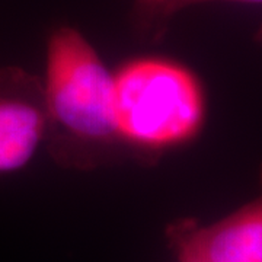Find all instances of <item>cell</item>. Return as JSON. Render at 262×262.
<instances>
[{
    "label": "cell",
    "instance_id": "cell-5",
    "mask_svg": "<svg viewBox=\"0 0 262 262\" xmlns=\"http://www.w3.org/2000/svg\"><path fill=\"white\" fill-rule=\"evenodd\" d=\"M162 2L163 0H134L136 16L143 29L150 31L153 34L159 32L158 31V18H159Z\"/></svg>",
    "mask_w": 262,
    "mask_h": 262
},
{
    "label": "cell",
    "instance_id": "cell-1",
    "mask_svg": "<svg viewBox=\"0 0 262 262\" xmlns=\"http://www.w3.org/2000/svg\"><path fill=\"white\" fill-rule=\"evenodd\" d=\"M42 89L46 140L60 165L91 169L124 149L114 118V73L77 29L51 32Z\"/></svg>",
    "mask_w": 262,
    "mask_h": 262
},
{
    "label": "cell",
    "instance_id": "cell-7",
    "mask_svg": "<svg viewBox=\"0 0 262 262\" xmlns=\"http://www.w3.org/2000/svg\"><path fill=\"white\" fill-rule=\"evenodd\" d=\"M177 259H178V262H198L192 258H188V256H177Z\"/></svg>",
    "mask_w": 262,
    "mask_h": 262
},
{
    "label": "cell",
    "instance_id": "cell-2",
    "mask_svg": "<svg viewBox=\"0 0 262 262\" xmlns=\"http://www.w3.org/2000/svg\"><path fill=\"white\" fill-rule=\"evenodd\" d=\"M207 115L200 77L182 63L141 57L114 73V118L124 147L153 156L198 137Z\"/></svg>",
    "mask_w": 262,
    "mask_h": 262
},
{
    "label": "cell",
    "instance_id": "cell-4",
    "mask_svg": "<svg viewBox=\"0 0 262 262\" xmlns=\"http://www.w3.org/2000/svg\"><path fill=\"white\" fill-rule=\"evenodd\" d=\"M47 137L42 83L15 66H0V175L25 168Z\"/></svg>",
    "mask_w": 262,
    "mask_h": 262
},
{
    "label": "cell",
    "instance_id": "cell-8",
    "mask_svg": "<svg viewBox=\"0 0 262 262\" xmlns=\"http://www.w3.org/2000/svg\"><path fill=\"white\" fill-rule=\"evenodd\" d=\"M256 39L259 41V42H262V27L259 28V31H258V35H256Z\"/></svg>",
    "mask_w": 262,
    "mask_h": 262
},
{
    "label": "cell",
    "instance_id": "cell-6",
    "mask_svg": "<svg viewBox=\"0 0 262 262\" xmlns=\"http://www.w3.org/2000/svg\"><path fill=\"white\" fill-rule=\"evenodd\" d=\"M207 2H217V0H163L159 10L158 18V31H163L166 22L172 18L177 12L182 10L188 6H194L198 3H207ZM225 2H242V3H262V0H225Z\"/></svg>",
    "mask_w": 262,
    "mask_h": 262
},
{
    "label": "cell",
    "instance_id": "cell-3",
    "mask_svg": "<svg viewBox=\"0 0 262 262\" xmlns=\"http://www.w3.org/2000/svg\"><path fill=\"white\" fill-rule=\"evenodd\" d=\"M166 237L177 256L198 262H262V194L211 225L177 220Z\"/></svg>",
    "mask_w": 262,
    "mask_h": 262
}]
</instances>
